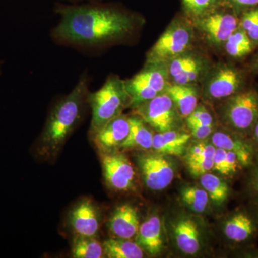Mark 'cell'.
Here are the masks:
<instances>
[{
    "label": "cell",
    "mask_w": 258,
    "mask_h": 258,
    "mask_svg": "<svg viewBox=\"0 0 258 258\" xmlns=\"http://www.w3.org/2000/svg\"><path fill=\"white\" fill-rule=\"evenodd\" d=\"M60 16L51 36L57 43L79 50L97 51L128 36L137 28L135 15L101 2L55 6Z\"/></svg>",
    "instance_id": "obj_1"
},
{
    "label": "cell",
    "mask_w": 258,
    "mask_h": 258,
    "mask_svg": "<svg viewBox=\"0 0 258 258\" xmlns=\"http://www.w3.org/2000/svg\"><path fill=\"white\" fill-rule=\"evenodd\" d=\"M89 78L83 74L74 89L54 106L45 123L39 141L37 152L42 157L57 155L70 135L82 118L88 103Z\"/></svg>",
    "instance_id": "obj_2"
},
{
    "label": "cell",
    "mask_w": 258,
    "mask_h": 258,
    "mask_svg": "<svg viewBox=\"0 0 258 258\" xmlns=\"http://www.w3.org/2000/svg\"><path fill=\"white\" fill-rule=\"evenodd\" d=\"M88 103L92 111L90 133L93 136L130 105L125 81L114 75L108 76L100 89L89 93Z\"/></svg>",
    "instance_id": "obj_3"
},
{
    "label": "cell",
    "mask_w": 258,
    "mask_h": 258,
    "mask_svg": "<svg viewBox=\"0 0 258 258\" xmlns=\"http://www.w3.org/2000/svg\"><path fill=\"white\" fill-rule=\"evenodd\" d=\"M166 63H149L133 78L125 81L130 105L136 107L165 92L169 83Z\"/></svg>",
    "instance_id": "obj_4"
},
{
    "label": "cell",
    "mask_w": 258,
    "mask_h": 258,
    "mask_svg": "<svg viewBox=\"0 0 258 258\" xmlns=\"http://www.w3.org/2000/svg\"><path fill=\"white\" fill-rule=\"evenodd\" d=\"M192 27L184 20H174L148 52L147 63H166L189 50L193 41Z\"/></svg>",
    "instance_id": "obj_5"
},
{
    "label": "cell",
    "mask_w": 258,
    "mask_h": 258,
    "mask_svg": "<svg viewBox=\"0 0 258 258\" xmlns=\"http://www.w3.org/2000/svg\"><path fill=\"white\" fill-rule=\"evenodd\" d=\"M197 27L212 45L224 46L227 39L240 25V16L233 10L221 4L195 20Z\"/></svg>",
    "instance_id": "obj_6"
},
{
    "label": "cell",
    "mask_w": 258,
    "mask_h": 258,
    "mask_svg": "<svg viewBox=\"0 0 258 258\" xmlns=\"http://www.w3.org/2000/svg\"><path fill=\"white\" fill-rule=\"evenodd\" d=\"M222 112L224 119L231 127L249 130L258 121V93L254 90L239 91L227 98Z\"/></svg>",
    "instance_id": "obj_7"
},
{
    "label": "cell",
    "mask_w": 258,
    "mask_h": 258,
    "mask_svg": "<svg viewBox=\"0 0 258 258\" xmlns=\"http://www.w3.org/2000/svg\"><path fill=\"white\" fill-rule=\"evenodd\" d=\"M204 80V93L210 99L227 98L240 91L244 76L240 69L220 64L207 72Z\"/></svg>",
    "instance_id": "obj_8"
},
{
    "label": "cell",
    "mask_w": 258,
    "mask_h": 258,
    "mask_svg": "<svg viewBox=\"0 0 258 258\" xmlns=\"http://www.w3.org/2000/svg\"><path fill=\"white\" fill-rule=\"evenodd\" d=\"M136 114L159 132L173 130L176 125V107L166 92L136 107Z\"/></svg>",
    "instance_id": "obj_9"
},
{
    "label": "cell",
    "mask_w": 258,
    "mask_h": 258,
    "mask_svg": "<svg viewBox=\"0 0 258 258\" xmlns=\"http://www.w3.org/2000/svg\"><path fill=\"white\" fill-rule=\"evenodd\" d=\"M101 154L103 176L107 185L116 191L133 189L136 173L127 157L116 152Z\"/></svg>",
    "instance_id": "obj_10"
},
{
    "label": "cell",
    "mask_w": 258,
    "mask_h": 258,
    "mask_svg": "<svg viewBox=\"0 0 258 258\" xmlns=\"http://www.w3.org/2000/svg\"><path fill=\"white\" fill-rule=\"evenodd\" d=\"M139 169L149 189L160 191L172 182L174 169L172 164L158 154H144L139 157Z\"/></svg>",
    "instance_id": "obj_11"
},
{
    "label": "cell",
    "mask_w": 258,
    "mask_h": 258,
    "mask_svg": "<svg viewBox=\"0 0 258 258\" xmlns=\"http://www.w3.org/2000/svg\"><path fill=\"white\" fill-rule=\"evenodd\" d=\"M130 130L128 117L120 114L110 120L93 134V141L101 154L114 152L128 137Z\"/></svg>",
    "instance_id": "obj_12"
},
{
    "label": "cell",
    "mask_w": 258,
    "mask_h": 258,
    "mask_svg": "<svg viewBox=\"0 0 258 258\" xmlns=\"http://www.w3.org/2000/svg\"><path fill=\"white\" fill-rule=\"evenodd\" d=\"M99 211L91 200H83L73 209L69 224L76 235L96 237L99 232Z\"/></svg>",
    "instance_id": "obj_13"
},
{
    "label": "cell",
    "mask_w": 258,
    "mask_h": 258,
    "mask_svg": "<svg viewBox=\"0 0 258 258\" xmlns=\"http://www.w3.org/2000/svg\"><path fill=\"white\" fill-rule=\"evenodd\" d=\"M139 226L138 212L130 205L115 209L108 220V228L116 238L131 240L137 236Z\"/></svg>",
    "instance_id": "obj_14"
},
{
    "label": "cell",
    "mask_w": 258,
    "mask_h": 258,
    "mask_svg": "<svg viewBox=\"0 0 258 258\" xmlns=\"http://www.w3.org/2000/svg\"><path fill=\"white\" fill-rule=\"evenodd\" d=\"M165 92L170 96L181 116L187 118L198 107V91L195 84L169 83Z\"/></svg>",
    "instance_id": "obj_15"
},
{
    "label": "cell",
    "mask_w": 258,
    "mask_h": 258,
    "mask_svg": "<svg viewBox=\"0 0 258 258\" xmlns=\"http://www.w3.org/2000/svg\"><path fill=\"white\" fill-rule=\"evenodd\" d=\"M136 242L151 254L160 252L163 247L160 219L157 216L148 218L139 226Z\"/></svg>",
    "instance_id": "obj_16"
},
{
    "label": "cell",
    "mask_w": 258,
    "mask_h": 258,
    "mask_svg": "<svg viewBox=\"0 0 258 258\" xmlns=\"http://www.w3.org/2000/svg\"><path fill=\"white\" fill-rule=\"evenodd\" d=\"M191 135L174 130L159 132L153 137L152 149L159 154L180 156L184 153Z\"/></svg>",
    "instance_id": "obj_17"
},
{
    "label": "cell",
    "mask_w": 258,
    "mask_h": 258,
    "mask_svg": "<svg viewBox=\"0 0 258 258\" xmlns=\"http://www.w3.org/2000/svg\"><path fill=\"white\" fill-rule=\"evenodd\" d=\"M128 120L130 130L120 148L142 150L152 149L154 134L148 128L146 122L137 115L128 117Z\"/></svg>",
    "instance_id": "obj_18"
},
{
    "label": "cell",
    "mask_w": 258,
    "mask_h": 258,
    "mask_svg": "<svg viewBox=\"0 0 258 258\" xmlns=\"http://www.w3.org/2000/svg\"><path fill=\"white\" fill-rule=\"evenodd\" d=\"M174 235L179 248L187 254H195L200 249V233L196 222L184 218L176 223Z\"/></svg>",
    "instance_id": "obj_19"
},
{
    "label": "cell",
    "mask_w": 258,
    "mask_h": 258,
    "mask_svg": "<svg viewBox=\"0 0 258 258\" xmlns=\"http://www.w3.org/2000/svg\"><path fill=\"white\" fill-rule=\"evenodd\" d=\"M212 142L215 147L235 153L242 165L250 164L252 160L250 149L240 139L235 138L225 132H217L212 136Z\"/></svg>",
    "instance_id": "obj_20"
},
{
    "label": "cell",
    "mask_w": 258,
    "mask_h": 258,
    "mask_svg": "<svg viewBox=\"0 0 258 258\" xmlns=\"http://www.w3.org/2000/svg\"><path fill=\"white\" fill-rule=\"evenodd\" d=\"M104 254L109 258H142V247L133 241L127 239L114 238L105 241L103 244Z\"/></svg>",
    "instance_id": "obj_21"
},
{
    "label": "cell",
    "mask_w": 258,
    "mask_h": 258,
    "mask_svg": "<svg viewBox=\"0 0 258 258\" xmlns=\"http://www.w3.org/2000/svg\"><path fill=\"white\" fill-rule=\"evenodd\" d=\"M103 246L96 237L76 235L71 249L74 258H101L103 257Z\"/></svg>",
    "instance_id": "obj_22"
},
{
    "label": "cell",
    "mask_w": 258,
    "mask_h": 258,
    "mask_svg": "<svg viewBox=\"0 0 258 258\" xmlns=\"http://www.w3.org/2000/svg\"><path fill=\"white\" fill-rule=\"evenodd\" d=\"M254 230L252 220L244 214H237L227 220L225 234L227 238L235 242H242L249 238Z\"/></svg>",
    "instance_id": "obj_23"
},
{
    "label": "cell",
    "mask_w": 258,
    "mask_h": 258,
    "mask_svg": "<svg viewBox=\"0 0 258 258\" xmlns=\"http://www.w3.org/2000/svg\"><path fill=\"white\" fill-rule=\"evenodd\" d=\"M227 53L234 58L249 55L255 45L249 40L243 29L239 25L224 45Z\"/></svg>",
    "instance_id": "obj_24"
},
{
    "label": "cell",
    "mask_w": 258,
    "mask_h": 258,
    "mask_svg": "<svg viewBox=\"0 0 258 258\" xmlns=\"http://www.w3.org/2000/svg\"><path fill=\"white\" fill-rule=\"evenodd\" d=\"M205 61L198 54L191 53L189 50L166 62L169 77L171 79L182 74L187 70L192 69Z\"/></svg>",
    "instance_id": "obj_25"
},
{
    "label": "cell",
    "mask_w": 258,
    "mask_h": 258,
    "mask_svg": "<svg viewBox=\"0 0 258 258\" xmlns=\"http://www.w3.org/2000/svg\"><path fill=\"white\" fill-rule=\"evenodd\" d=\"M202 186L206 190L209 198L215 203H223L228 195V186L218 176L206 173L200 179Z\"/></svg>",
    "instance_id": "obj_26"
},
{
    "label": "cell",
    "mask_w": 258,
    "mask_h": 258,
    "mask_svg": "<svg viewBox=\"0 0 258 258\" xmlns=\"http://www.w3.org/2000/svg\"><path fill=\"white\" fill-rule=\"evenodd\" d=\"M181 198L185 205L199 213L205 211L208 205L209 195L205 189L188 186L181 191Z\"/></svg>",
    "instance_id": "obj_27"
},
{
    "label": "cell",
    "mask_w": 258,
    "mask_h": 258,
    "mask_svg": "<svg viewBox=\"0 0 258 258\" xmlns=\"http://www.w3.org/2000/svg\"><path fill=\"white\" fill-rule=\"evenodd\" d=\"M222 4V0H182L183 9L191 20H198Z\"/></svg>",
    "instance_id": "obj_28"
},
{
    "label": "cell",
    "mask_w": 258,
    "mask_h": 258,
    "mask_svg": "<svg viewBox=\"0 0 258 258\" xmlns=\"http://www.w3.org/2000/svg\"><path fill=\"white\" fill-rule=\"evenodd\" d=\"M240 25L255 46L258 45V7L240 15Z\"/></svg>",
    "instance_id": "obj_29"
},
{
    "label": "cell",
    "mask_w": 258,
    "mask_h": 258,
    "mask_svg": "<svg viewBox=\"0 0 258 258\" xmlns=\"http://www.w3.org/2000/svg\"><path fill=\"white\" fill-rule=\"evenodd\" d=\"M207 71V63L203 62L195 66L192 69L187 70L184 73L176 76L172 80V83L180 85H192L201 79L202 76H205Z\"/></svg>",
    "instance_id": "obj_30"
},
{
    "label": "cell",
    "mask_w": 258,
    "mask_h": 258,
    "mask_svg": "<svg viewBox=\"0 0 258 258\" xmlns=\"http://www.w3.org/2000/svg\"><path fill=\"white\" fill-rule=\"evenodd\" d=\"M216 147L213 144L200 143L193 146L188 153L187 161L212 159Z\"/></svg>",
    "instance_id": "obj_31"
},
{
    "label": "cell",
    "mask_w": 258,
    "mask_h": 258,
    "mask_svg": "<svg viewBox=\"0 0 258 258\" xmlns=\"http://www.w3.org/2000/svg\"><path fill=\"white\" fill-rule=\"evenodd\" d=\"M188 127L196 125L213 124V118L212 115L203 107H197L195 110L186 118Z\"/></svg>",
    "instance_id": "obj_32"
},
{
    "label": "cell",
    "mask_w": 258,
    "mask_h": 258,
    "mask_svg": "<svg viewBox=\"0 0 258 258\" xmlns=\"http://www.w3.org/2000/svg\"><path fill=\"white\" fill-rule=\"evenodd\" d=\"M222 4L229 7L240 16L244 12L258 7V0H222Z\"/></svg>",
    "instance_id": "obj_33"
},
{
    "label": "cell",
    "mask_w": 258,
    "mask_h": 258,
    "mask_svg": "<svg viewBox=\"0 0 258 258\" xmlns=\"http://www.w3.org/2000/svg\"><path fill=\"white\" fill-rule=\"evenodd\" d=\"M188 166L191 174L195 176H202L208 173L214 167L212 159H202V160L187 161Z\"/></svg>",
    "instance_id": "obj_34"
},
{
    "label": "cell",
    "mask_w": 258,
    "mask_h": 258,
    "mask_svg": "<svg viewBox=\"0 0 258 258\" xmlns=\"http://www.w3.org/2000/svg\"><path fill=\"white\" fill-rule=\"evenodd\" d=\"M214 169L220 174L228 175L230 174L227 161V151L221 148L215 149L213 157Z\"/></svg>",
    "instance_id": "obj_35"
},
{
    "label": "cell",
    "mask_w": 258,
    "mask_h": 258,
    "mask_svg": "<svg viewBox=\"0 0 258 258\" xmlns=\"http://www.w3.org/2000/svg\"><path fill=\"white\" fill-rule=\"evenodd\" d=\"M189 128L194 137L198 139H204L211 134L213 130V124L191 125Z\"/></svg>",
    "instance_id": "obj_36"
},
{
    "label": "cell",
    "mask_w": 258,
    "mask_h": 258,
    "mask_svg": "<svg viewBox=\"0 0 258 258\" xmlns=\"http://www.w3.org/2000/svg\"><path fill=\"white\" fill-rule=\"evenodd\" d=\"M71 4H79V3H93V2H101L102 0H66Z\"/></svg>",
    "instance_id": "obj_37"
},
{
    "label": "cell",
    "mask_w": 258,
    "mask_h": 258,
    "mask_svg": "<svg viewBox=\"0 0 258 258\" xmlns=\"http://www.w3.org/2000/svg\"><path fill=\"white\" fill-rule=\"evenodd\" d=\"M254 134H255L256 139H257L258 142V121L254 125Z\"/></svg>",
    "instance_id": "obj_38"
},
{
    "label": "cell",
    "mask_w": 258,
    "mask_h": 258,
    "mask_svg": "<svg viewBox=\"0 0 258 258\" xmlns=\"http://www.w3.org/2000/svg\"><path fill=\"white\" fill-rule=\"evenodd\" d=\"M254 67L256 71H257L258 72V55L257 57H256L255 61H254Z\"/></svg>",
    "instance_id": "obj_39"
},
{
    "label": "cell",
    "mask_w": 258,
    "mask_h": 258,
    "mask_svg": "<svg viewBox=\"0 0 258 258\" xmlns=\"http://www.w3.org/2000/svg\"><path fill=\"white\" fill-rule=\"evenodd\" d=\"M0 68H1V64H0Z\"/></svg>",
    "instance_id": "obj_40"
}]
</instances>
